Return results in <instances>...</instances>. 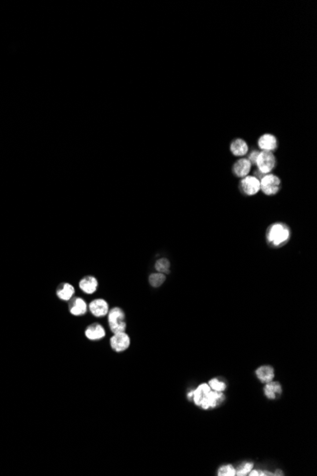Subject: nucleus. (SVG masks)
I'll list each match as a JSON object with an SVG mask.
<instances>
[{"label": "nucleus", "mask_w": 317, "mask_h": 476, "mask_svg": "<svg viewBox=\"0 0 317 476\" xmlns=\"http://www.w3.org/2000/svg\"><path fill=\"white\" fill-rule=\"evenodd\" d=\"M193 394H194V390H191L190 392H188V394H187V398H188L189 400H192V398H193Z\"/></svg>", "instance_id": "26"}, {"label": "nucleus", "mask_w": 317, "mask_h": 476, "mask_svg": "<svg viewBox=\"0 0 317 476\" xmlns=\"http://www.w3.org/2000/svg\"><path fill=\"white\" fill-rule=\"evenodd\" d=\"M169 268H170V262L166 258L158 260L155 264V269L159 273H163V274L169 273Z\"/></svg>", "instance_id": "22"}, {"label": "nucleus", "mask_w": 317, "mask_h": 476, "mask_svg": "<svg viewBox=\"0 0 317 476\" xmlns=\"http://www.w3.org/2000/svg\"><path fill=\"white\" fill-rule=\"evenodd\" d=\"M166 274H163V273H153L150 276H149V283L151 285L152 287H155V288H158L160 286H162L165 282H166Z\"/></svg>", "instance_id": "19"}, {"label": "nucleus", "mask_w": 317, "mask_h": 476, "mask_svg": "<svg viewBox=\"0 0 317 476\" xmlns=\"http://www.w3.org/2000/svg\"><path fill=\"white\" fill-rule=\"evenodd\" d=\"M55 293H56V296L58 298H60L61 300L69 301L74 296L75 289L71 283H62L57 286Z\"/></svg>", "instance_id": "17"}, {"label": "nucleus", "mask_w": 317, "mask_h": 476, "mask_svg": "<svg viewBox=\"0 0 317 476\" xmlns=\"http://www.w3.org/2000/svg\"><path fill=\"white\" fill-rule=\"evenodd\" d=\"M208 385H209V387L211 388V390L216 391V392L223 393L227 389L226 382L224 380H222L221 378H218V377L210 379V381L208 382Z\"/></svg>", "instance_id": "20"}, {"label": "nucleus", "mask_w": 317, "mask_h": 476, "mask_svg": "<svg viewBox=\"0 0 317 476\" xmlns=\"http://www.w3.org/2000/svg\"><path fill=\"white\" fill-rule=\"evenodd\" d=\"M224 400H225V396H224L223 393L210 390V392L206 395V397H204V399L202 400L199 407L202 410L207 411V410L215 409V408L220 406L224 402Z\"/></svg>", "instance_id": "6"}, {"label": "nucleus", "mask_w": 317, "mask_h": 476, "mask_svg": "<svg viewBox=\"0 0 317 476\" xmlns=\"http://www.w3.org/2000/svg\"><path fill=\"white\" fill-rule=\"evenodd\" d=\"M85 336L91 342H98L106 337V330L100 323H92L85 330Z\"/></svg>", "instance_id": "11"}, {"label": "nucleus", "mask_w": 317, "mask_h": 476, "mask_svg": "<svg viewBox=\"0 0 317 476\" xmlns=\"http://www.w3.org/2000/svg\"><path fill=\"white\" fill-rule=\"evenodd\" d=\"M263 391H264V396L268 399L274 400L282 395V386L278 381L272 380L265 384Z\"/></svg>", "instance_id": "15"}, {"label": "nucleus", "mask_w": 317, "mask_h": 476, "mask_svg": "<svg viewBox=\"0 0 317 476\" xmlns=\"http://www.w3.org/2000/svg\"><path fill=\"white\" fill-rule=\"evenodd\" d=\"M250 476H273V473L268 472V471H262V470H252L249 473Z\"/></svg>", "instance_id": "24"}, {"label": "nucleus", "mask_w": 317, "mask_h": 476, "mask_svg": "<svg viewBox=\"0 0 317 476\" xmlns=\"http://www.w3.org/2000/svg\"><path fill=\"white\" fill-rule=\"evenodd\" d=\"M256 375L260 382L266 384L273 380L274 369L271 365H262L256 370Z\"/></svg>", "instance_id": "16"}, {"label": "nucleus", "mask_w": 317, "mask_h": 476, "mask_svg": "<svg viewBox=\"0 0 317 476\" xmlns=\"http://www.w3.org/2000/svg\"><path fill=\"white\" fill-rule=\"evenodd\" d=\"M258 154H259V151L257 150V149H254L252 150L249 155H248V160L250 161V163L252 164H256V162H257V157H258Z\"/></svg>", "instance_id": "25"}, {"label": "nucleus", "mask_w": 317, "mask_h": 476, "mask_svg": "<svg viewBox=\"0 0 317 476\" xmlns=\"http://www.w3.org/2000/svg\"><path fill=\"white\" fill-rule=\"evenodd\" d=\"M130 338L125 332L114 334L110 339V347L116 353H122L130 346Z\"/></svg>", "instance_id": "7"}, {"label": "nucleus", "mask_w": 317, "mask_h": 476, "mask_svg": "<svg viewBox=\"0 0 317 476\" xmlns=\"http://www.w3.org/2000/svg\"><path fill=\"white\" fill-rule=\"evenodd\" d=\"M291 238V229L286 223H272L266 231V240L272 247H280Z\"/></svg>", "instance_id": "1"}, {"label": "nucleus", "mask_w": 317, "mask_h": 476, "mask_svg": "<svg viewBox=\"0 0 317 476\" xmlns=\"http://www.w3.org/2000/svg\"><path fill=\"white\" fill-rule=\"evenodd\" d=\"M259 181L260 190L267 196L275 195L281 189V180L274 174H265Z\"/></svg>", "instance_id": "3"}, {"label": "nucleus", "mask_w": 317, "mask_h": 476, "mask_svg": "<svg viewBox=\"0 0 317 476\" xmlns=\"http://www.w3.org/2000/svg\"><path fill=\"white\" fill-rule=\"evenodd\" d=\"M107 321L110 331L113 334L125 332L126 319L125 314L120 307H113L107 313Z\"/></svg>", "instance_id": "2"}, {"label": "nucleus", "mask_w": 317, "mask_h": 476, "mask_svg": "<svg viewBox=\"0 0 317 476\" xmlns=\"http://www.w3.org/2000/svg\"><path fill=\"white\" fill-rule=\"evenodd\" d=\"M253 469H254L253 462H244L242 463L238 468H236V476H247Z\"/></svg>", "instance_id": "21"}, {"label": "nucleus", "mask_w": 317, "mask_h": 476, "mask_svg": "<svg viewBox=\"0 0 317 476\" xmlns=\"http://www.w3.org/2000/svg\"><path fill=\"white\" fill-rule=\"evenodd\" d=\"M230 151L234 156L243 157L249 152V146L245 140L242 138H237L231 142Z\"/></svg>", "instance_id": "13"}, {"label": "nucleus", "mask_w": 317, "mask_h": 476, "mask_svg": "<svg viewBox=\"0 0 317 476\" xmlns=\"http://www.w3.org/2000/svg\"><path fill=\"white\" fill-rule=\"evenodd\" d=\"M89 306L87 302L80 297H73L69 300V311L75 317L86 315L88 312Z\"/></svg>", "instance_id": "10"}, {"label": "nucleus", "mask_w": 317, "mask_h": 476, "mask_svg": "<svg viewBox=\"0 0 317 476\" xmlns=\"http://www.w3.org/2000/svg\"><path fill=\"white\" fill-rule=\"evenodd\" d=\"M252 165L253 164L250 163V161L247 158L242 157L233 164V167H232L233 174L239 178H244L249 175Z\"/></svg>", "instance_id": "12"}, {"label": "nucleus", "mask_w": 317, "mask_h": 476, "mask_svg": "<svg viewBox=\"0 0 317 476\" xmlns=\"http://www.w3.org/2000/svg\"><path fill=\"white\" fill-rule=\"evenodd\" d=\"M257 146L261 151L272 152L277 149L278 141L273 134L265 133L258 138Z\"/></svg>", "instance_id": "8"}, {"label": "nucleus", "mask_w": 317, "mask_h": 476, "mask_svg": "<svg viewBox=\"0 0 317 476\" xmlns=\"http://www.w3.org/2000/svg\"><path fill=\"white\" fill-rule=\"evenodd\" d=\"M98 281L94 276H86L79 282V288L86 294L91 295L98 289Z\"/></svg>", "instance_id": "14"}, {"label": "nucleus", "mask_w": 317, "mask_h": 476, "mask_svg": "<svg viewBox=\"0 0 317 476\" xmlns=\"http://www.w3.org/2000/svg\"><path fill=\"white\" fill-rule=\"evenodd\" d=\"M210 390L211 388L209 387L208 383H201L199 386H197V388L194 390L192 400L195 403L196 406L197 407L200 406L201 402L204 399L206 395L210 392Z\"/></svg>", "instance_id": "18"}, {"label": "nucleus", "mask_w": 317, "mask_h": 476, "mask_svg": "<svg viewBox=\"0 0 317 476\" xmlns=\"http://www.w3.org/2000/svg\"><path fill=\"white\" fill-rule=\"evenodd\" d=\"M273 476H283V472L277 470L275 473H273Z\"/></svg>", "instance_id": "27"}, {"label": "nucleus", "mask_w": 317, "mask_h": 476, "mask_svg": "<svg viewBox=\"0 0 317 476\" xmlns=\"http://www.w3.org/2000/svg\"><path fill=\"white\" fill-rule=\"evenodd\" d=\"M256 165L257 170L262 174H269L274 169L276 165V159L272 152L269 151H259Z\"/></svg>", "instance_id": "4"}, {"label": "nucleus", "mask_w": 317, "mask_h": 476, "mask_svg": "<svg viewBox=\"0 0 317 476\" xmlns=\"http://www.w3.org/2000/svg\"><path fill=\"white\" fill-rule=\"evenodd\" d=\"M217 474L219 476H236V468L231 464L222 465L219 468Z\"/></svg>", "instance_id": "23"}, {"label": "nucleus", "mask_w": 317, "mask_h": 476, "mask_svg": "<svg viewBox=\"0 0 317 476\" xmlns=\"http://www.w3.org/2000/svg\"><path fill=\"white\" fill-rule=\"evenodd\" d=\"M91 314L96 317H104L109 311V305L104 298H95L89 305Z\"/></svg>", "instance_id": "9"}, {"label": "nucleus", "mask_w": 317, "mask_h": 476, "mask_svg": "<svg viewBox=\"0 0 317 476\" xmlns=\"http://www.w3.org/2000/svg\"><path fill=\"white\" fill-rule=\"evenodd\" d=\"M240 189L246 196H254L260 191V181L254 175H248L241 180Z\"/></svg>", "instance_id": "5"}]
</instances>
